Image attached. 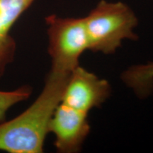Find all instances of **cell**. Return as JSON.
I'll return each instance as SVG.
<instances>
[{"instance_id": "obj_1", "label": "cell", "mask_w": 153, "mask_h": 153, "mask_svg": "<svg viewBox=\"0 0 153 153\" xmlns=\"http://www.w3.org/2000/svg\"><path fill=\"white\" fill-rule=\"evenodd\" d=\"M70 74L51 70L43 90L33 104L10 120L0 123V151L41 153L49 133V124L60 104Z\"/></svg>"}, {"instance_id": "obj_2", "label": "cell", "mask_w": 153, "mask_h": 153, "mask_svg": "<svg viewBox=\"0 0 153 153\" xmlns=\"http://www.w3.org/2000/svg\"><path fill=\"white\" fill-rule=\"evenodd\" d=\"M89 50L104 54H113L125 39L136 41L134 29L138 19L131 7L118 1L101 0L84 18Z\"/></svg>"}, {"instance_id": "obj_3", "label": "cell", "mask_w": 153, "mask_h": 153, "mask_svg": "<svg viewBox=\"0 0 153 153\" xmlns=\"http://www.w3.org/2000/svg\"><path fill=\"white\" fill-rule=\"evenodd\" d=\"M48 38V52L51 70L70 74L79 66L82 53L89 50L84 18H63L51 14L45 18Z\"/></svg>"}, {"instance_id": "obj_4", "label": "cell", "mask_w": 153, "mask_h": 153, "mask_svg": "<svg viewBox=\"0 0 153 153\" xmlns=\"http://www.w3.org/2000/svg\"><path fill=\"white\" fill-rule=\"evenodd\" d=\"M111 91L108 81L79 65L69 76L61 103L88 113L91 108L101 106L109 97Z\"/></svg>"}, {"instance_id": "obj_5", "label": "cell", "mask_w": 153, "mask_h": 153, "mask_svg": "<svg viewBox=\"0 0 153 153\" xmlns=\"http://www.w3.org/2000/svg\"><path fill=\"white\" fill-rule=\"evenodd\" d=\"M90 132L88 113L60 103L49 124V133L55 135L57 152L73 153L81 150Z\"/></svg>"}, {"instance_id": "obj_6", "label": "cell", "mask_w": 153, "mask_h": 153, "mask_svg": "<svg viewBox=\"0 0 153 153\" xmlns=\"http://www.w3.org/2000/svg\"><path fill=\"white\" fill-rule=\"evenodd\" d=\"M35 0H0V79L14 60L16 41L11 28Z\"/></svg>"}, {"instance_id": "obj_7", "label": "cell", "mask_w": 153, "mask_h": 153, "mask_svg": "<svg viewBox=\"0 0 153 153\" xmlns=\"http://www.w3.org/2000/svg\"><path fill=\"white\" fill-rule=\"evenodd\" d=\"M121 79L139 98H147L153 93V62L130 67Z\"/></svg>"}, {"instance_id": "obj_8", "label": "cell", "mask_w": 153, "mask_h": 153, "mask_svg": "<svg viewBox=\"0 0 153 153\" xmlns=\"http://www.w3.org/2000/svg\"><path fill=\"white\" fill-rule=\"evenodd\" d=\"M32 91L33 89L28 85L21 86L13 90H0V123L5 121L11 107L29 99Z\"/></svg>"}]
</instances>
